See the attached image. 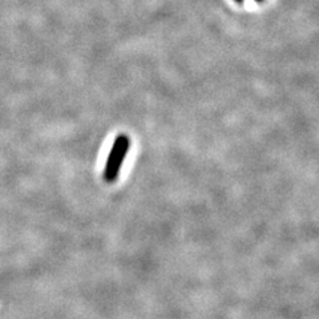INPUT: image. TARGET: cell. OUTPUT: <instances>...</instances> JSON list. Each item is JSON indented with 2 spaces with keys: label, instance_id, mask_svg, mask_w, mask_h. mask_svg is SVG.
Segmentation results:
<instances>
[{
  "label": "cell",
  "instance_id": "obj_1",
  "mask_svg": "<svg viewBox=\"0 0 319 319\" xmlns=\"http://www.w3.org/2000/svg\"><path fill=\"white\" fill-rule=\"evenodd\" d=\"M128 148V140L125 137H120V140L116 143L115 148H113V152L111 155V161L108 163L107 167V173H108V178H113L115 174L119 171V167L123 162L124 155L127 152Z\"/></svg>",
  "mask_w": 319,
  "mask_h": 319
},
{
  "label": "cell",
  "instance_id": "obj_2",
  "mask_svg": "<svg viewBox=\"0 0 319 319\" xmlns=\"http://www.w3.org/2000/svg\"><path fill=\"white\" fill-rule=\"evenodd\" d=\"M237 3H243L245 0H235ZM253 1H257V3H261V1H263V0H253Z\"/></svg>",
  "mask_w": 319,
  "mask_h": 319
}]
</instances>
